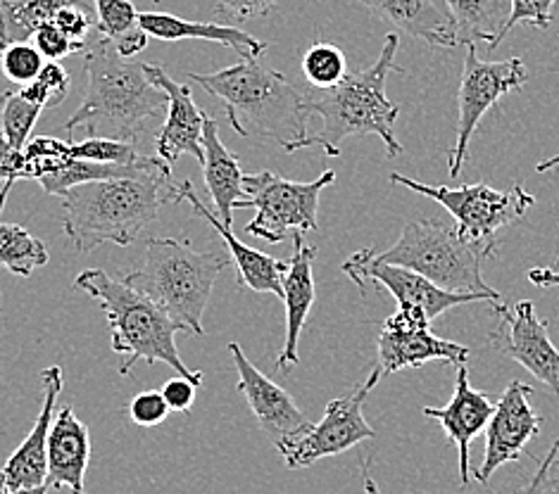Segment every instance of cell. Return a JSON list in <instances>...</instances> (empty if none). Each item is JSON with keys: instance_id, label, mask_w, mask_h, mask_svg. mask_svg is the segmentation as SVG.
I'll return each instance as SVG.
<instances>
[{"instance_id": "cell-7", "label": "cell", "mask_w": 559, "mask_h": 494, "mask_svg": "<svg viewBox=\"0 0 559 494\" xmlns=\"http://www.w3.org/2000/svg\"><path fill=\"white\" fill-rule=\"evenodd\" d=\"M496 250L498 245L476 243L464 236L457 224L421 219L405 224L401 238L385 252L374 250V257L417 272L450 292H467L488 302H502L500 292L490 288L481 274V264L496 255Z\"/></svg>"}, {"instance_id": "cell-35", "label": "cell", "mask_w": 559, "mask_h": 494, "mask_svg": "<svg viewBox=\"0 0 559 494\" xmlns=\"http://www.w3.org/2000/svg\"><path fill=\"white\" fill-rule=\"evenodd\" d=\"M26 98L44 105V108H58L68 98L70 91V72L60 62H46L32 84L20 88Z\"/></svg>"}, {"instance_id": "cell-41", "label": "cell", "mask_w": 559, "mask_h": 494, "mask_svg": "<svg viewBox=\"0 0 559 494\" xmlns=\"http://www.w3.org/2000/svg\"><path fill=\"white\" fill-rule=\"evenodd\" d=\"M276 3L278 0H217V12L236 22H246L270 15Z\"/></svg>"}, {"instance_id": "cell-12", "label": "cell", "mask_w": 559, "mask_h": 494, "mask_svg": "<svg viewBox=\"0 0 559 494\" xmlns=\"http://www.w3.org/2000/svg\"><path fill=\"white\" fill-rule=\"evenodd\" d=\"M343 274L348 276L359 290L367 286H377L389 290L397 302V310H403L421 322L431 324L436 316L448 310H455L460 304L488 302L481 296H467V292H450L426 276L405 269V266L385 264L374 257V248H362L353 257L343 262Z\"/></svg>"}, {"instance_id": "cell-14", "label": "cell", "mask_w": 559, "mask_h": 494, "mask_svg": "<svg viewBox=\"0 0 559 494\" xmlns=\"http://www.w3.org/2000/svg\"><path fill=\"white\" fill-rule=\"evenodd\" d=\"M492 304L500 316L498 328L488 338L492 350L514 359L559 395V350L548 336V324L538 318L534 302H516L512 312L504 310L502 302Z\"/></svg>"}, {"instance_id": "cell-11", "label": "cell", "mask_w": 559, "mask_h": 494, "mask_svg": "<svg viewBox=\"0 0 559 494\" xmlns=\"http://www.w3.org/2000/svg\"><path fill=\"white\" fill-rule=\"evenodd\" d=\"M528 82V70L522 58H510L502 62H486L478 58L476 44H467L462 82H460V117L457 138L450 150V177L457 179L469 157V141L484 115L496 108L502 96L522 88Z\"/></svg>"}, {"instance_id": "cell-21", "label": "cell", "mask_w": 559, "mask_h": 494, "mask_svg": "<svg viewBox=\"0 0 559 494\" xmlns=\"http://www.w3.org/2000/svg\"><path fill=\"white\" fill-rule=\"evenodd\" d=\"M293 257L288 260V272L284 276V304H286V342L276 359V369L288 373L300 362L298 342L300 333L308 322L310 310L314 304V276L312 264L317 257V248L302 240V231L293 233Z\"/></svg>"}, {"instance_id": "cell-33", "label": "cell", "mask_w": 559, "mask_h": 494, "mask_svg": "<svg viewBox=\"0 0 559 494\" xmlns=\"http://www.w3.org/2000/svg\"><path fill=\"white\" fill-rule=\"evenodd\" d=\"M26 173L38 181L50 171H58L72 159V143L52 136H36L24 145Z\"/></svg>"}, {"instance_id": "cell-4", "label": "cell", "mask_w": 559, "mask_h": 494, "mask_svg": "<svg viewBox=\"0 0 559 494\" xmlns=\"http://www.w3.org/2000/svg\"><path fill=\"white\" fill-rule=\"evenodd\" d=\"M401 38L395 34L385 36L379 60L362 72L348 74L334 88L305 93L310 115L322 119V129L312 133V145L324 148L329 157L341 155V143L350 136H369L374 133L389 150V157L403 153L401 141L395 138L393 124L401 108L385 96V79L391 72H405L395 64V52Z\"/></svg>"}, {"instance_id": "cell-46", "label": "cell", "mask_w": 559, "mask_h": 494, "mask_svg": "<svg viewBox=\"0 0 559 494\" xmlns=\"http://www.w3.org/2000/svg\"><path fill=\"white\" fill-rule=\"evenodd\" d=\"M362 475H365V494H383V492L377 487L374 478L369 475V461L362 463Z\"/></svg>"}, {"instance_id": "cell-34", "label": "cell", "mask_w": 559, "mask_h": 494, "mask_svg": "<svg viewBox=\"0 0 559 494\" xmlns=\"http://www.w3.org/2000/svg\"><path fill=\"white\" fill-rule=\"evenodd\" d=\"M72 157L105 165H139L145 155H141L136 145L129 141L86 138L82 143H72Z\"/></svg>"}, {"instance_id": "cell-3", "label": "cell", "mask_w": 559, "mask_h": 494, "mask_svg": "<svg viewBox=\"0 0 559 494\" xmlns=\"http://www.w3.org/2000/svg\"><path fill=\"white\" fill-rule=\"evenodd\" d=\"M86 93L64 129H84L88 138L134 143L159 115H167V93L151 82L145 64L127 60L110 38H93L84 56Z\"/></svg>"}, {"instance_id": "cell-23", "label": "cell", "mask_w": 559, "mask_h": 494, "mask_svg": "<svg viewBox=\"0 0 559 494\" xmlns=\"http://www.w3.org/2000/svg\"><path fill=\"white\" fill-rule=\"evenodd\" d=\"M91 461V433L74 417L72 407H62L48 435V487H70L86 494L84 478Z\"/></svg>"}, {"instance_id": "cell-26", "label": "cell", "mask_w": 559, "mask_h": 494, "mask_svg": "<svg viewBox=\"0 0 559 494\" xmlns=\"http://www.w3.org/2000/svg\"><path fill=\"white\" fill-rule=\"evenodd\" d=\"M445 5L457 22L460 44H486L490 50L500 46L512 0H445Z\"/></svg>"}, {"instance_id": "cell-9", "label": "cell", "mask_w": 559, "mask_h": 494, "mask_svg": "<svg viewBox=\"0 0 559 494\" xmlns=\"http://www.w3.org/2000/svg\"><path fill=\"white\" fill-rule=\"evenodd\" d=\"M391 183L436 200L438 205H443L455 217V224L464 236L486 245H498L496 233L504 226L524 219L526 212L536 203V197L522 183H514L510 191H496L486 183L448 189V185L419 183L397 171L391 173Z\"/></svg>"}, {"instance_id": "cell-36", "label": "cell", "mask_w": 559, "mask_h": 494, "mask_svg": "<svg viewBox=\"0 0 559 494\" xmlns=\"http://www.w3.org/2000/svg\"><path fill=\"white\" fill-rule=\"evenodd\" d=\"M0 64H3V72L10 82L32 84L38 72L44 70V56L29 41L12 44L0 50Z\"/></svg>"}, {"instance_id": "cell-5", "label": "cell", "mask_w": 559, "mask_h": 494, "mask_svg": "<svg viewBox=\"0 0 559 494\" xmlns=\"http://www.w3.org/2000/svg\"><path fill=\"white\" fill-rule=\"evenodd\" d=\"M74 288L86 290L105 312L112 333V352L122 357L119 376H129L136 362H163L201 387L203 373L186 366L177 350L179 326L157 302L141 296L124 278L117 280L103 269H84L74 278Z\"/></svg>"}, {"instance_id": "cell-27", "label": "cell", "mask_w": 559, "mask_h": 494, "mask_svg": "<svg viewBox=\"0 0 559 494\" xmlns=\"http://www.w3.org/2000/svg\"><path fill=\"white\" fill-rule=\"evenodd\" d=\"M96 5V29L110 38L122 58H136L148 46V32L141 26V12L131 0H93Z\"/></svg>"}, {"instance_id": "cell-2", "label": "cell", "mask_w": 559, "mask_h": 494, "mask_svg": "<svg viewBox=\"0 0 559 494\" xmlns=\"http://www.w3.org/2000/svg\"><path fill=\"white\" fill-rule=\"evenodd\" d=\"M191 82L222 100L226 119L238 136H260L286 153L312 148L308 98L288 79L260 64L238 60L215 74H189Z\"/></svg>"}, {"instance_id": "cell-1", "label": "cell", "mask_w": 559, "mask_h": 494, "mask_svg": "<svg viewBox=\"0 0 559 494\" xmlns=\"http://www.w3.org/2000/svg\"><path fill=\"white\" fill-rule=\"evenodd\" d=\"M171 167L165 159L127 177H112L74 185L60 197L62 231L79 252L100 245L127 248L145 226L153 224L165 205H177Z\"/></svg>"}, {"instance_id": "cell-30", "label": "cell", "mask_w": 559, "mask_h": 494, "mask_svg": "<svg viewBox=\"0 0 559 494\" xmlns=\"http://www.w3.org/2000/svg\"><path fill=\"white\" fill-rule=\"evenodd\" d=\"M48 264V248L44 240L32 236L24 226L0 221V266L10 274L29 278Z\"/></svg>"}, {"instance_id": "cell-44", "label": "cell", "mask_w": 559, "mask_h": 494, "mask_svg": "<svg viewBox=\"0 0 559 494\" xmlns=\"http://www.w3.org/2000/svg\"><path fill=\"white\" fill-rule=\"evenodd\" d=\"M528 280L534 286H538V288H559V272L557 269H531L528 272Z\"/></svg>"}, {"instance_id": "cell-22", "label": "cell", "mask_w": 559, "mask_h": 494, "mask_svg": "<svg viewBox=\"0 0 559 494\" xmlns=\"http://www.w3.org/2000/svg\"><path fill=\"white\" fill-rule=\"evenodd\" d=\"M379 20L436 48L460 46L457 22L445 0H359Z\"/></svg>"}, {"instance_id": "cell-10", "label": "cell", "mask_w": 559, "mask_h": 494, "mask_svg": "<svg viewBox=\"0 0 559 494\" xmlns=\"http://www.w3.org/2000/svg\"><path fill=\"white\" fill-rule=\"evenodd\" d=\"M381 376L383 373L377 366L371 371V376L362 385L355 387L350 395L331 399L326 405L324 419L319 423H312V429L308 433L293 437L282 447H276L282 451L288 469H308V466H312L319 459L336 457V454L348 451L355 445L365 443V439L377 437V431L371 429L365 419V402L369 393L379 385Z\"/></svg>"}, {"instance_id": "cell-8", "label": "cell", "mask_w": 559, "mask_h": 494, "mask_svg": "<svg viewBox=\"0 0 559 494\" xmlns=\"http://www.w3.org/2000/svg\"><path fill=\"white\" fill-rule=\"evenodd\" d=\"M336 181V171L326 169L310 183L282 179L272 169L246 173L243 189L255 207V219L246 224V233L270 245L282 243L288 233L319 231V195Z\"/></svg>"}, {"instance_id": "cell-29", "label": "cell", "mask_w": 559, "mask_h": 494, "mask_svg": "<svg viewBox=\"0 0 559 494\" xmlns=\"http://www.w3.org/2000/svg\"><path fill=\"white\" fill-rule=\"evenodd\" d=\"M155 162H157V155L143 157L139 165H105V162H91V159L72 157L70 162L60 167L58 171H50V173H46V177L38 179V183H41V189L48 195L62 197L70 189H74V185H82L88 181H100V179H112V177H127V173L141 171Z\"/></svg>"}, {"instance_id": "cell-6", "label": "cell", "mask_w": 559, "mask_h": 494, "mask_svg": "<svg viewBox=\"0 0 559 494\" xmlns=\"http://www.w3.org/2000/svg\"><path fill=\"white\" fill-rule=\"evenodd\" d=\"M217 252L193 250L189 238H151L143 262L124 280L171 316L181 333L203 336V314L224 266Z\"/></svg>"}, {"instance_id": "cell-38", "label": "cell", "mask_w": 559, "mask_h": 494, "mask_svg": "<svg viewBox=\"0 0 559 494\" xmlns=\"http://www.w3.org/2000/svg\"><path fill=\"white\" fill-rule=\"evenodd\" d=\"M555 3L557 0H512V12H510L508 24L502 26L500 44L516 24H531V26H536V29H548L552 22V5Z\"/></svg>"}, {"instance_id": "cell-31", "label": "cell", "mask_w": 559, "mask_h": 494, "mask_svg": "<svg viewBox=\"0 0 559 494\" xmlns=\"http://www.w3.org/2000/svg\"><path fill=\"white\" fill-rule=\"evenodd\" d=\"M46 108L24 96L22 91L0 93V129H3L8 143L15 150H24L29 143L36 119Z\"/></svg>"}, {"instance_id": "cell-32", "label": "cell", "mask_w": 559, "mask_h": 494, "mask_svg": "<svg viewBox=\"0 0 559 494\" xmlns=\"http://www.w3.org/2000/svg\"><path fill=\"white\" fill-rule=\"evenodd\" d=\"M302 74L312 88H334L348 76V62L341 48L319 41L302 56Z\"/></svg>"}, {"instance_id": "cell-20", "label": "cell", "mask_w": 559, "mask_h": 494, "mask_svg": "<svg viewBox=\"0 0 559 494\" xmlns=\"http://www.w3.org/2000/svg\"><path fill=\"white\" fill-rule=\"evenodd\" d=\"M191 203L195 215L203 217L207 221L210 229H215L219 238L224 240V245L229 248L234 264H236V274H238V288L241 290H252V292H274V296L284 298V276L288 272V262L274 260L267 252L252 250L243 245L241 240L234 236L229 226H224L217 215L212 209L203 205V200L195 195V189L191 181H183L177 189V203Z\"/></svg>"}, {"instance_id": "cell-16", "label": "cell", "mask_w": 559, "mask_h": 494, "mask_svg": "<svg viewBox=\"0 0 559 494\" xmlns=\"http://www.w3.org/2000/svg\"><path fill=\"white\" fill-rule=\"evenodd\" d=\"M229 354L238 371V393L246 397V402L258 419L262 433L267 435L276 447H282L288 439L308 433L312 423L300 411L284 387H278L272 378L248 362L246 352L238 342H229Z\"/></svg>"}, {"instance_id": "cell-19", "label": "cell", "mask_w": 559, "mask_h": 494, "mask_svg": "<svg viewBox=\"0 0 559 494\" xmlns=\"http://www.w3.org/2000/svg\"><path fill=\"white\" fill-rule=\"evenodd\" d=\"M496 405L490 402L486 393H478L469 385V369L467 364L457 366V378H455V393L445 407H424L421 413L426 419H433L443 425V431L452 443L457 445L460 451V485L467 487L472 480L469 469V445L474 437L481 433Z\"/></svg>"}, {"instance_id": "cell-15", "label": "cell", "mask_w": 559, "mask_h": 494, "mask_svg": "<svg viewBox=\"0 0 559 494\" xmlns=\"http://www.w3.org/2000/svg\"><path fill=\"white\" fill-rule=\"evenodd\" d=\"M377 359L381 373L417 369L426 362L462 366L469 359V347L433 336L429 324L397 310L383 322L377 345Z\"/></svg>"}, {"instance_id": "cell-39", "label": "cell", "mask_w": 559, "mask_h": 494, "mask_svg": "<svg viewBox=\"0 0 559 494\" xmlns=\"http://www.w3.org/2000/svg\"><path fill=\"white\" fill-rule=\"evenodd\" d=\"M169 405L163 395V390H143L134 395V399L129 402V417L136 425H143V429H153V425H159L169 413Z\"/></svg>"}, {"instance_id": "cell-40", "label": "cell", "mask_w": 559, "mask_h": 494, "mask_svg": "<svg viewBox=\"0 0 559 494\" xmlns=\"http://www.w3.org/2000/svg\"><path fill=\"white\" fill-rule=\"evenodd\" d=\"M52 22H56L70 38H74V41H84L88 32L93 29V24H96V20H93L82 5H76V0H68V3L56 12Z\"/></svg>"}, {"instance_id": "cell-37", "label": "cell", "mask_w": 559, "mask_h": 494, "mask_svg": "<svg viewBox=\"0 0 559 494\" xmlns=\"http://www.w3.org/2000/svg\"><path fill=\"white\" fill-rule=\"evenodd\" d=\"M34 46L38 48L44 58L52 60V62H60L62 58H70L74 52L84 50L86 44L84 41H74L68 34H64L56 22H46L36 29L34 34Z\"/></svg>"}, {"instance_id": "cell-43", "label": "cell", "mask_w": 559, "mask_h": 494, "mask_svg": "<svg viewBox=\"0 0 559 494\" xmlns=\"http://www.w3.org/2000/svg\"><path fill=\"white\" fill-rule=\"evenodd\" d=\"M195 383L183 378V376H175L169 378L163 387V395L167 399V405L171 411H179V413H186L191 411L193 402H195Z\"/></svg>"}, {"instance_id": "cell-48", "label": "cell", "mask_w": 559, "mask_h": 494, "mask_svg": "<svg viewBox=\"0 0 559 494\" xmlns=\"http://www.w3.org/2000/svg\"><path fill=\"white\" fill-rule=\"evenodd\" d=\"M0 302H3V292H0Z\"/></svg>"}, {"instance_id": "cell-45", "label": "cell", "mask_w": 559, "mask_h": 494, "mask_svg": "<svg viewBox=\"0 0 559 494\" xmlns=\"http://www.w3.org/2000/svg\"><path fill=\"white\" fill-rule=\"evenodd\" d=\"M50 487L46 485H38V487H5L0 485V494H48Z\"/></svg>"}, {"instance_id": "cell-17", "label": "cell", "mask_w": 559, "mask_h": 494, "mask_svg": "<svg viewBox=\"0 0 559 494\" xmlns=\"http://www.w3.org/2000/svg\"><path fill=\"white\" fill-rule=\"evenodd\" d=\"M151 82L157 84L167 93V117L165 124L159 129L155 138V153L159 159L171 167L181 155H193L198 162H205V148H203V131H205V112L198 108L191 86L179 84L171 79L165 67L159 64H145Z\"/></svg>"}, {"instance_id": "cell-47", "label": "cell", "mask_w": 559, "mask_h": 494, "mask_svg": "<svg viewBox=\"0 0 559 494\" xmlns=\"http://www.w3.org/2000/svg\"><path fill=\"white\" fill-rule=\"evenodd\" d=\"M557 167H559V153L552 155L550 159H543V162H538V165H536V171L543 173V171H550V169H557Z\"/></svg>"}, {"instance_id": "cell-18", "label": "cell", "mask_w": 559, "mask_h": 494, "mask_svg": "<svg viewBox=\"0 0 559 494\" xmlns=\"http://www.w3.org/2000/svg\"><path fill=\"white\" fill-rule=\"evenodd\" d=\"M44 407L24 443L0 469V485L5 487H38L48 480V435L56 421V405L62 393V366L52 364L41 371Z\"/></svg>"}, {"instance_id": "cell-42", "label": "cell", "mask_w": 559, "mask_h": 494, "mask_svg": "<svg viewBox=\"0 0 559 494\" xmlns=\"http://www.w3.org/2000/svg\"><path fill=\"white\" fill-rule=\"evenodd\" d=\"M559 457V437L552 443L550 451L545 454L543 461H538V471L536 475L528 480V483L519 490L516 494H548L552 490H557V480L552 478V466Z\"/></svg>"}, {"instance_id": "cell-25", "label": "cell", "mask_w": 559, "mask_h": 494, "mask_svg": "<svg viewBox=\"0 0 559 494\" xmlns=\"http://www.w3.org/2000/svg\"><path fill=\"white\" fill-rule=\"evenodd\" d=\"M139 20L143 29L148 32V36L159 38V41H186V38H198V41L222 44L226 48H231L241 60L260 58L262 52L267 50V44H262L260 38L229 24L193 22L169 15V12H141Z\"/></svg>"}, {"instance_id": "cell-24", "label": "cell", "mask_w": 559, "mask_h": 494, "mask_svg": "<svg viewBox=\"0 0 559 494\" xmlns=\"http://www.w3.org/2000/svg\"><path fill=\"white\" fill-rule=\"evenodd\" d=\"M205 148V185L215 203V215L224 226H234V212L250 207V197L243 189L246 171L241 169L238 157L226 148L219 138V124L210 115L205 117L203 131Z\"/></svg>"}, {"instance_id": "cell-13", "label": "cell", "mask_w": 559, "mask_h": 494, "mask_svg": "<svg viewBox=\"0 0 559 494\" xmlns=\"http://www.w3.org/2000/svg\"><path fill=\"white\" fill-rule=\"evenodd\" d=\"M531 397H534V387L512 381L508 390L502 393L500 402L496 405V411L486 425V457L484 463L472 473L478 483L488 485L490 475L496 473L500 466L519 461L522 457L536 459L534 454L526 449V445L540 433V417L536 409L531 407Z\"/></svg>"}, {"instance_id": "cell-28", "label": "cell", "mask_w": 559, "mask_h": 494, "mask_svg": "<svg viewBox=\"0 0 559 494\" xmlns=\"http://www.w3.org/2000/svg\"><path fill=\"white\" fill-rule=\"evenodd\" d=\"M64 3L68 0H0V50L29 41Z\"/></svg>"}]
</instances>
